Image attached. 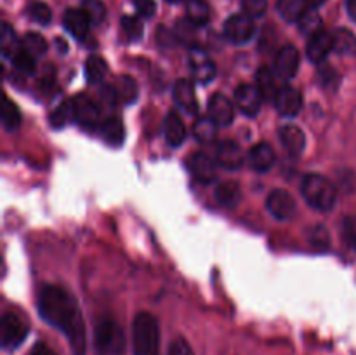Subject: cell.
Segmentation results:
<instances>
[{"label": "cell", "instance_id": "cell-1", "mask_svg": "<svg viewBox=\"0 0 356 355\" xmlns=\"http://www.w3.org/2000/svg\"><path fill=\"white\" fill-rule=\"evenodd\" d=\"M40 317L58 327L68 340L75 355H86V324L79 303L58 285H45L38 298Z\"/></svg>", "mask_w": 356, "mask_h": 355}, {"label": "cell", "instance_id": "cell-2", "mask_svg": "<svg viewBox=\"0 0 356 355\" xmlns=\"http://www.w3.org/2000/svg\"><path fill=\"white\" fill-rule=\"evenodd\" d=\"M132 348L134 355H160L159 320L148 312L136 315L132 324Z\"/></svg>", "mask_w": 356, "mask_h": 355}, {"label": "cell", "instance_id": "cell-3", "mask_svg": "<svg viewBox=\"0 0 356 355\" xmlns=\"http://www.w3.org/2000/svg\"><path fill=\"white\" fill-rule=\"evenodd\" d=\"M301 191L305 200L312 207L320 209V211H330L336 205V188H334V184L327 178L320 176V174H308L302 180Z\"/></svg>", "mask_w": 356, "mask_h": 355}, {"label": "cell", "instance_id": "cell-4", "mask_svg": "<svg viewBox=\"0 0 356 355\" xmlns=\"http://www.w3.org/2000/svg\"><path fill=\"white\" fill-rule=\"evenodd\" d=\"M125 334L113 319H101L94 329L96 355H125Z\"/></svg>", "mask_w": 356, "mask_h": 355}, {"label": "cell", "instance_id": "cell-5", "mask_svg": "<svg viewBox=\"0 0 356 355\" xmlns=\"http://www.w3.org/2000/svg\"><path fill=\"white\" fill-rule=\"evenodd\" d=\"M28 336V324L16 313H6L0 320V343L3 350H16Z\"/></svg>", "mask_w": 356, "mask_h": 355}, {"label": "cell", "instance_id": "cell-6", "mask_svg": "<svg viewBox=\"0 0 356 355\" xmlns=\"http://www.w3.org/2000/svg\"><path fill=\"white\" fill-rule=\"evenodd\" d=\"M254 21L247 14H235L225 23V35L233 44H245L254 37Z\"/></svg>", "mask_w": 356, "mask_h": 355}, {"label": "cell", "instance_id": "cell-7", "mask_svg": "<svg viewBox=\"0 0 356 355\" xmlns=\"http://www.w3.org/2000/svg\"><path fill=\"white\" fill-rule=\"evenodd\" d=\"M73 118L86 129H96L99 122V108L86 94H79L72 100Z\"/></svg>", "mask_w": 356, "mask_h": 355}, {"label": "cell", "instance_id": "cell-8", "mask_svg": "<svg viewBox=\"0 0 356 355\" xmlns=\"http://www.w3.org/2000/svg\"><path fill=\"white\" fill-rule=\"evenodd\" d=\"M268 211L277 219H291L296 214V200L292 195L285 190H273L266 198Z\"/></svg>", "mask_w": 356, "mask_h": 355}, {"label": "cell", "instance_id": "cell-9", "mask_svg": "<svg viewBox=\"0 0 356 355\" xmlns=\"http://www.w3.org/2000/svg\"><path fill=\"white\" fill-rule=\"evenodd\" d=\"M299 63H301V58H299L298 49L294 45H284L275 56V73L280 79H292L298 73Z\"/></svg>", "mask_w": 356, "mask_h": 355}, {"label": "cell", "instance_id": "cell-10", "mask_svg": "<svg viewBox=\"0 0 356 355\" xmlns=\"http://www.w3.org/2000/svg\"><path fill=\"white\" fill-rule=\"evenodd\" d=\"M235 101L236 106L240 108V111L249 117L259 113L261 103H263V97H261L259 90L256 86H249V84H242L235 89Z\"/></svg>", "mask_w": 356, "mask_h": 355}, {"label": "cell", "instance_id": "cell-11", "mask_svg": "<svg viewBox=\"0 0 356 355\" xmlns=\"http://www.w3.org/2000/svg\"><path fill=\"white\" fill-rule=\"evenodd\" d=\"M334 51V38L332 33L329 31H316L315 35L309 37L308 47H306V54L313 63L325 61L327 56Z\"/></svg>", "mask_w": 356, "mask_h": 355}, {"label": "cell", "instance_id": "cell-12", "mask_svg": "<svg viewBox=\"0 0 356 355\" xmlns=\"http://www.w3.org/2000/svg\"><path fill=\"white\" fill-rule=\"evenodd\" d=\"M209 117L218 125H229L235 117V108L233 103L221 93H216L209 100Z\"/></svg>", "mask_w": 356, "mask_h": 355}, {"label": "cell", "instance_id": "cell-13", "mask_svg": "<svg viewBox=\"0 0 356 355\" xmlns=\"http://www.w3.org/2000/svg\"><path fill=\"white\" fill-rule=\"evenodd\" d=\"M216 160L225 169L236 171L242 167L243 153L235 141H221L218 143V150H216Z\"/></svg>", "mask_w": 356, "mask_h": 355}, {"label": "cell", "instance_id": "cell-14", "mask_svg": "<svg viewBox=\"0 0 356 355\" xmlns=\"http://www.w3.org/2000/svg\"><path fill=\"white\" fill-rule=\"evenodd\" d=\"M63 24H65L66 31H70L76 40H86L92 23L82 9H68L63 16Z\"/></svg>", "mask_w": 356, "mask_h": 355}, {"label": "cell", "instance_id": "cell-15", "mask_svg": "<svg viewBox=\"0 0 356 355\" xmlns=\"http://www.w3.org/2000/svg\"><path fill=\"white\" fill-rule=\"evenodd\" d=\"M275 103H277L278 111H280L284 117H294V115L299 113V110H301L302 106L301 93H299L296 87L284 86L280 89V93H278Z\"/></svg>", "mask_w": 356, "mask_h": 355}, {"label": "cell", "instance_id": "cell-16", "mask_svg": "<svg viewBox=\"0 0 356 355\" xmlns=\"http://www.w3.org/2000/svg\"><path fill=\"white\" fill-rule=\"evenodd\" d=\"M278 79H280V77L275 73V70H270L268 66H263V68L257 70L256 87L263 100H277L278 93H280L282 89V87L278 86Z\"/></svg>", "mask_w": 356, "mask_h": 355}, {"label": "cell", "instance_id": "cell-17", "mask_svg": "<svg viewBox=\"0 0 356 355\" xmlns=\"http://www.w3.org/2000/svg\"><path fill=\"white\" fill-rule=\"evenodd\" d=\"M275 152L268 143H257L249 152V166L256 173H266L273 167Z\"/></svg>", "mask_w": 356, "mask_h": 355}, {"label": "cell", "instance_id": "cell-18", "mask_svg": "<svg viewBox=\"0 0 356 355\" xmlns=\"http://www.w3.org/2000/svg\"><path fill=\"white\" fill-rule=\"evenodd\" d=\"M174 100L188 113H197L198 101L197 94H195V86L191 84V80H177L176 86H174Z\"/></svg>", "mask_w": 356, "mask_h": 355}, {"label": "cell", "instance_id": "cell-19", "mask_svg": "<svg viewBox=\"0 0 356 355\" xmlns=\"http://www.w3.org/2000/svg\"><path fill=\"white\" fill-rule=\"evenodd\" d=\"M190 169L191 173L195 174L198 181L202 183H209L216 178V173H218V167H216V162L205 153H195L190 159Z\"/></svg>", "mask_w": 356, "mask_h": 355}, {"label": "cell", "instance_id": "cell-20", "mask_svg": "<svg viewBox=\"0 0 356 355\" xmlns=\"http://www.w3.org/2000/svg\"><path fill=\"white\" fill-rule=\"evenodd\" d=\"M278 134H280L282 145L291 155H301L306 145L305 132L301 129L296 127V125H284V127H280Z\"/></svg>", "mask_w": 356, "mask_h": 355}, {"label": "cell", "instance_id": "cell-21", "mask_svg": "<svg viewBox=\"0 0 356 355\" xmlns=\"http://www.w3.org/2000/svg\"><path fill=\"white\" fill-rule=\"evenodd\" d=\"M191 68H193V75L198 82L209 84L214 80L216 77V65L204 54L202 51H193L191 54Z\"/></svg>", "mask_w": 356, "mask_h": 355}, {"label": "cell", "instance_id": "cell-22", "mask_svg": "<svg viewBox=\"0 0 356 355\" xmlns=\"http://www.w3.org/2000/svg\"><path fill=\"white\" fill-rule=\"evenodd\" d=\"M101 138L111 146H120L125 139V131L124 124L118 117H108L101 122L99 125Z\"/></svg>", "mask_w": 356, "mask_h": 355}, {"label": "cell", "instance_id": "cell-23", "mask_svg": "<svg viewBox=\"0 0 356 355\" xmlns=\"http://www.w3.org/2000/svg\"><path fill=\"white\" fill-rule=\"evenodd\" d=\"M165 139L170 146H181L186 139V127L176 111H170L165 118Z\"/></svg>", "mask_w": 356, "mask_h": 355}, {"label": "cell", "instance_id": "cell-24", "mask_svg": "<svg viewBox=\"0 0 356 355\" xmlns=\"http://www.w3.org/2000/svg\"><path fill=\"white\" fill-rule=\"evenodd\" d=\"M186 19L195 26H204L211 19V9L205 0H188L186 2Z\"/></svg>", "mask_w": 356, "mask_h": 355}, {"label": "cell", "instance_id": "cell-25", "mask_svg": "<svg viewBox=\"0 0 356 355\" xmlns=\"http://www.w3.org/2000/svg\"><path fill=\"white\" fill-rule=\"evenodd\" d=\"M334 38V51L341 56H353L356 54V37L353 31L346 28H339L332 33Z\"/></svg>", "mask_w": 356, "mask_h": 355}, {"label": "cell", "instance_id": "cell-26", "mask_svg": "<svg viewBox=\"0 0 356 355\" xmlns=\"http://www.w3.org/2000/svg\"><path fill=\"white\" fill-rule=\"evenodd\" d=\"M242 198V191H240V187L236 183H221L218 188H216V200L219 204L226 205V207H233L236 205Z\"/></svg>", "mask_w": 356, "mask_h": 355}, {"label": "cell", "instance_id": "cell-27", "mask_svg": "<svg viewBox=\"0 0 356 355\" xmlns=\"http://www.w3.org/2000/svg\"><path fill=\"white\" fill-rule=\"evenodd\" d=\"M305 2L306 0H278L277 10L285 21H289V23L296 21V23H298L299 17H301L306 10Z\"/></svg>", "mask_w": 356, "mask_h": 355}, {"label": "cell", "instance_id": "cell-28", "mask_svg": "<svg viewBox=\"0 0 356 355\" xmlns=\"http://www.w3.org/2000/svg\"><path fill=\"white\" fill-rule=\"evenodd\" d=\"M218 127L219 125L216 124L209 115L207 117H200L197 122H195V127H193L195 138H197L200 143H204V145H209V143H212L216 139Z\"/></svg>", "mask_w": 356, "mask_h": 355}, {"label": "cell", "instance_id": "cell-29", "mask_svg": "<svg viewBox=\"0 0 356 355\" xmlns=\"http://www.w3.org/2000/svg\"><path fill=\"white\" fill-rule=\"evenodd\" d=\"M115 90H117V96L122 103L129 104L134 103L136 97H138V86H136L134 79L127 75H120L115 82Z\"/></svg>", "mask_w": 356, "mask_h": 355}, {"label": "cell", "instance_id": "cell-30", "mask_svg": "<svg viewBox=\"0 0 356 355\" xmlns=\"http://www.w3.org/2000/svg\"><path fill=\"white\" fill-rule=\"evenodd\" d=\"M108 73V65L101 56H90L86 61V77L90 84H101Z\"/></svg>", "mask_w": 356, "mask_h": 355}, {"label": "cell", "instance_id": "cell-31", "mask_svg": "<svg viewBox=\"0 0 356 355\" xmlns=\"http://www.w3.org/2000/svg\"><path fill=\"white\" fill-rule=\"evenodd\" d=\"M21 49L26 51L28 54L33 56V58H40V56H44L45 51H47V40H45L40 33L30 31V33L24 35L23 40H21Z\"/></svg>", "mask_w": 356, "mask_h": 355}, {"label": "cell", "instance_id": "cell-32", "mask_svg": "<svg viewBox=\"0 0 356 355\" xmlns=\"http://www.w3.org/2000/svg\"><path fill=\"white\" fill-rule=\"evenodd\" d=\"M298 24L301 33L309 35V37H312V35H315L316 31L322 30V17H320V14L316 13L315 7H312V9L305 10V14L299 17Z\"/></svg>", "mask_w": 356, "mask_h": 355}, {"label": "cell", "instance_id": "cell-33", "mask_svg": "<svg viewBox=\"0 0 356 355\" xmlns=\"http://www.w3.org/2000/svg\"><path fill=\"white\" fill-rule=\"evenodd\" d=\"M0 44H2V52L3 56H14L21 51V42L17 40L16 33H14L13 28L7 23L2 24V35H0Z\"/></svg>", "mask_w": 356, "mask_h": 355}, {"label": "cell", "instance_id": "cell-34", "mask_svg": "<svg viewBox=\"0 0 356 355\" xmlns=\"http://www.w3.org/2000/svg\"><path fill=\"white\" fill-rule=\"evenodd\" d=\"M2 122L3 127L7 131H14V129L19 127L21 124V113L17 110L16 104L9 100V97H3V104H2Z\"/></svg>", "mask_w": 356, "mask_h": 355}, {"label": "cell", "instance_id": "cell-35", "mask_svg": "<svg viewBox=\"0 0 356 355\" xmlns=\"http://www.w3.org/2000/svg\"><path fill=\"white\" fill-rule=\"evenodd\" d=\"M82 10L92 24L103 23V19L106 17V6L103 3V0H82Z\"/></svg>", "mask_w": 356, "mask_h": 355}, {"label": "cell", "instance_id": "cell-36", "mask_svg": "<svg viewBox=\"0 0 356 355\" xmlns=\"http://www.w3.org/2000/svg\"><path fill=\"white\" fill-rule=\"evenodd\" d=\"M73 117V108L72 101H63L61 104H58L54 111L51 113V124L52 127H63L70 118Z\"/></svg>", "mask_w": 356, "mask_h": 355}, {"label": "cell", "instance_id": "cell-37", "mask_svg": "<svg viewBox=\"0 0 356 355\" xmlns=\"http://www.w3.org/2000/svg\"><path fill=\"white\" fill-rule=\"evenodd\" d=\"M28 14H30L31 19L38 24H49L52 19L51 7L44 2H33L28 7Z\"/></svg>", "mask_w": 356, "mask_h": 355}, {"label": "cell", "instance_id": "cell-38", "mask_svg": "<svg viewBox=\"0 0 356 355\" xmlns=\"http://www.w3.org/2000/svg\"><path fill=\"white\" fill-rule=\"evenodd\" d=\"M122 30L125 31L129 40H139L143 37V23L136 16L122 17Z\"/></svg>", "mask_w": 356, "mask_h": 355}, {"label": "cell", "instance_id": "cell-39", "mask_svg": "<svg viewBox=\"0 0 356 355\" xmlns=\"http://www.w3.org/2000/svg\"><path fill=\"white\" fill-rule=\"evenodd\" d=\"M35 59H37V58H33V56L28 54L26 51H23V49H21V51L17 52V54L13 58V63H14V66H16V68L19 70V72L33 73L35 72V66H37Z\"/></svg>", "mask_w": 356, "mask_h": 355}, {"label": "cell", "instance_id": "cell-40", "mask_svg": "<svg viewBox=\"0 0 356 355\" xmlns=\"http://www.w3.org/2000/svg\"><path fill=\"white\" fill-rule=\"evenodd\" d=\"M243 13L250 17H261L266 13V0H242Z\"/></svg>", "mask_w": 356, "mask_h": 355}, {"label": "cell", "instance_id": "cell-41", "mask_svg": "<svg viewBox=\"0 0 356 355\" xmlns=\"http://www.w3.org/2000/svg\"><path fill=\"white\" fill-rule=\"evenodd\" d=\"M309 240H312V244L316 249H327V246H329L330 242L329 232H327V228H323V226H315V228L312 230V233H309Z\"/></svg>", "mask_w": 356, "mask_h": 355}, {"label": "cell", "instance_id": "cell-42", "mask_svg": "<svg viewBox=\"0 0 356 355\" xmlns=\"http://www.w3.org/2000/svg\"><path fill=\"white\" fill-rule=\"evenodd\" d=\"M193 35H195V24L193 23H190V21H188V19L177 21V26H176L177 40H181V42H184V44H188V42H191Z\"/></svg>", "mask_w": 356, "mask_h": 355}, {"label": "cell", "instance_id": "cell-43", "mask_svg": "<svg viewBox=\"0 0 356 355\" xmlns=\"http://www.w3.org/2000/svg\"><path fill=\"white\" fill-rule=\"evenodd\" d=\"M167 355H195L193 350H191L190 343H188L184 338H177L170 343L169 347V354Z\"/></svg>", "mask_w": 356, "mask_h": 355}, {"label": "cell", "instance_id": "cell-44", "mask_svg": "<svg viewBox=\"0 0 356 355\" xmlns=\"http://www.w3.org/2000/svg\"><path fill=\"white\" fill-rule=\"evenodd\" d=\"M343 239L351 247L356 246V221L353 218H346L343 223Z\"/></svg>", "mask_w": 356, "mask_h": 355}, {"label": "cell", "instance_id": "cell-45", "mask_svg": "<svg viewBox=\"0 0 356 355\" xmlns=\"http://www.w3.org/2000/svg\"><path fill=\"white\" fill-rule=\"evenodd\" d=\"M134 6L143 17H152L155 14V0H134Z\"/></svg>", "mask_w": 356, "mask_h": 355}, {"label": "cell", "instance_id": "cell-46", "mask_svg": "<svg viewBox=\"0 0 356 355\" xmlns=\"http://www.w3.org/2000/svg\"><path fill=\"white\" fill-rule=\"evenodd\" d=\"M156 38H159V44L162 45V47H172L174 42L177 40L176 35L172 33V31H169L167 28L160 26L159 28V33H156Z\"/></svg>", "mask_w": 356, "mask_h": 355}, {"label": "cell", "instance_id": "cell-47", "mask_svg": "<svg viewBox=\"0 0 356 355\" xmlns=\"http://www.w3.org/2000/svg\"><path fill=\"white\" fill-rule=\"evenodd\" d=\"M101 100H103L104 103L108 104V106H113V104L117 103V100H118L115 87H111V86L103 87V89H101Z\"/></svg>", "mask_w": 356, "mask_h": 355}, {"label": "cell", "instance_id": "cell-48", "mask_svg": "<svg viewBox=\"0 0 356 355\" xmlns=\"http://www.w3.org/2000/svg\"><path fill=\"white\" fill-rule=\"evenodd\" d=\"M28 355H56V354L52 352V348L47 347L45 343H35Z\"/></svg>", "mask_w": 356, "mask_h": 355}, {"label": "cell", "instance_id": "cell-49", "mask_svg": "<svg viewBox=\"0 0 356 355\" xmlns=\"http://www.w3.org/2000/svg\"><path fill=\"white\" fill-rule=\"evenodd\" d=\"M346 7H348V14L351 16V19L356 21V0H348Z\"/></svg>", "mask_w": 356, "mask_h": 355}, {"label": "cell", "instance_id": "cell-50", "mask_svg": "<svg viewBox=\"0 0 356 355\" xmlns=\"http://www.w3.org/2000/svg\"><path fill=\"white\" fill-rule=\"evenodd\" d=\"M323 2H325V0H306V3H309V6H312V7L322 6Z\"/></svg>", "mask_w": 356, "mask_h": 355}, {"label": "cell", "instance_id": "cell-51", "mask_svg": "<svg viewBox=\"0 0 356 355\" xmlns=\"http://www.w3.org/2000/svg\"><path fill=\"white\" fill-rule=\"evenodd\" d=\"M167 2H170V3H177V2H181V0H167Z\"/></svg>", "mask_w": 356, "mask_h": 355}]
</instances>
